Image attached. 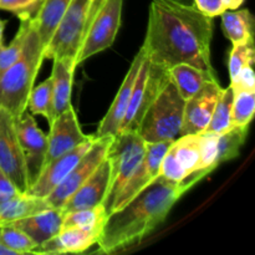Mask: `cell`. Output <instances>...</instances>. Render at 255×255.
<instances>
[{
  "label": "cell",
  "mask_w": 255,
  "mask_h": 255,
  "mask_svg": "<svg viewBox=\"0 0 255 255\" xmlns=\"http://www.w3.org/2000/svg\"><path fill=\"white\" fill-rule=\"evenodd\" d=\"M49 208H51V206L46 198L20 193L0 203V226H7L12 222L27 218Z\"/></svg>",
  "instance_id": "cell-23"
},
{
  "label": "cell",
  "mask_w": 255,
  "mask_h": 255,
  "mask_svg": "<svg viewBox=\"0 0 255 255\" xmlns=\"http://www.w3.org/2000/svg\"><path fill=\"white\" fill-rule=\"evenodd\" d=\"M5 25H6V20L0 19V45H2V37H4Z\"/></svg>",
  "instance_id": "cell-38"
},
{
  "label": "cell",
  "mask_w": 255,
  "mask_h": 255,
  "mask_svg": "<svg viewBox=\"0 0 255 255\" xmlns=\"http://www.w3.org/2000/svg\"><path fill=\"white\" fill-rule=\"evenodd\" d=\"M32 17H22L20 20V26L17 32L15 34L14 39L5 46L0 45V72L6 70L11 64H14L20 56L24 47L25 40H26L27 31H29L30 24Z\"/></svg>",
  "instance_id": "cell-30"
},
{
  "label": "cell",
  "mask_w": 255,
  "mask_h": 255,
  "mask_svg": "<svg viewBox=\"0 0 255 255\" xmlns=\"http://www.w3.org/2000/svg\"><path fill=\"white\" fill-rule=\"evenodd\" d=\"M46 137L47 149L44 166L86 141L90 134L87 136L82 132L77 120L76 110L71 105L50 124V132Z\"/></svg>",
  "instance_id": "cell-14"
},
{
  "label": "cell",
  "mask_w": 255,
  "mask_h": 255,
  "mask_svg": "<svg viewBox=\"0 0 255 255\" xmlns=\"http://www.w3.org/2000/svg\"><path fill=\"white\" fill-rule=\"evenodd\" d=\"M114 136L96 137L91 148L81 157L76 166L62 179L61 183L46 197V201L54 208H61L65 202L87 181L95 169L106 158Z\"/></svg>",
  "instance_id": "cell-9"
},
{
  "label": "cell",
  "mask_w": 255,
  "mask_h": 255,
  "mask_svg": "<svg viewBox=\"0 0 255 255\" xmlns=\"http://www.w3.org/2000/svg\"><path fill=\"white\" fill-rule=\"evenodd\" d=\"M168 74L184 100L196 95L209 82L218 80L216 72H207L187 64L169 67Z\"/></svg>",
  "instance_id": "cell-22"
},
{
  "label": "cell",
  "mask_w": 255,
  "mask_h": 255,
  "mask_svg": "<svg viewBox=\"0 0 255 255\" xmlns=\"http://www.w3.org/2000/svg\"><path fill=\"white\" fill-rule=\"evenodd\" d=\"M51 89L52 81L51 76H50L41 84L32 87L29 99H27V110L30 111V114L42 116L47 120L49 124L51 122Z\"/></svg>",
  "instance_id": "cell-29"
},
{
  "label": "cell",
  "mask_w": 255,
  "mask_h": 255,
  "mask_svg": "<svg viewBox=\"0 0 255 255\" xmlns=\"http://www.w3.org/2000/svg\"><path fill=\"white\" fill-rule=\"evenodd\" d=\"M125 0H94L91 17L76 57L79 66L114 44L122 21Z\"/></svg>",
  "instance_id": "cell-6"
},
{
  "label": "cell",
  "mask_w": 255,
  "mask_h": 255,
  "mask_svg": "<svg viewBox=\"0 0 255 255\" xmlns=\"http://www.w3.org/2000/svg\"><path fill=\"white\" fill-rule=\"evenodd\" d=\"M246 0H222L223 2V6L226 10H236L243 5V2Z\"/></svg>",
  "instance_id": "cell-36"
},
{
  "label": "cell",
  "mask_w": 255,
  "mask_h": 255,
  "mask_svg": "<svg viewBox=\"0 0 255 255\" xmlns=\"http://www.w3.org/2000/svg\"><path fill=\"white\" fill-rule=\"evenodd\" d=\"M213 19L194 6L152 1L142 47L149 62L169 69L192 65L216 72L211 60Z\"/></svg>",
  "instance_id": "cell-1"
},
{
  "label": "cell",
  "mask_w": 255,
  "mask_h": 255,
  "mask_svg": "<svg viewBox=\"0 0 255 255\" xmlns=\"http://www.w3.org/2000/svg\"><path fill=\"white\" fill-rule=\"evenodd\" d=\"M69 4L70 0H41L40 2L32 19L42 50L52 39V35L56 31Z\"/></svg>",
  "instance_id": "cell-21"
},
{
  "label": "cell",
  "mask_w": 255,
  "mask_h": 255,
  "mask_svg": "<svg viewBox=\"0 0 255 255\" xmlns=\"http://www.w3.org/2000/svg\"><path fill=\"white\" fill-rule=\"evenodd\" d=\"M21 192L14 186L9 177L0 169V203L7 201V199L12 198V197L17 196Z\"/></svg>",
  "instance_id": "cell-35"
},
{
  "label": "cell",
  "mask_w": 255,
  "mask_h": 255,
  "mask_svg": "<svg viewBox=\"0 0 255 255\" xmlns=\"http://www.w3.org/2000/svg\"><path fill=\"white\" fill-rule=\"evenodd\" d=\"M92 7L94 0H70L56 31L44 49V59H69L76 65V57L89 26Z\"/></svg>",
  "instance_id": "cell-5"
},
{
  "label": "cell",
  "mask_w": 255,
  "mask_h": 255,
  "mask_svg": "<svg viewBox=\"0 0 255 255\" xmlns=\"http://www.w3.org/2000/svg\"><path fill=\"white\" fill-rule=\"evenodd\" d=\"M0 244L11 252L12 255L31 254L37 247L26 233L11 224L0 226Z\"/></svg>",
  "instance_id": "cell-28"
},
{
  "label": "cell",
  "mask_w": 255,
  "mask_h": 255,
  "mask_svg": "<svg viewBox=\"0 0 255 255\" xmlns=\"http://www.w3.org/2000/svg\"><path fill=\"white\" fill-rule=\"evenodd\" d=\"M0 255H12V253L0 244Z\"/></svg>",
  "instance_id": "cell-39"
},
{
  "label": "cell",
  "mask_w": 255,
  "mask_h": 255,
  "mask_svg": "<svg viewBox=\"0 0 255 255\" xmlns=\"http://www.w3.org/2000/svg\"><path fill=\"white\" fill-rule=\"evenodd\" d=\"M100 233L81 228H64L55 237L36 247L31 254L84 253L99 241Z\"/></svg>",
  "instance_id": "cell-18"
},
{
  "label": "cell",
  "mask_w": 255,
  "mask_h": 255,
  "mask_svg": "<svg viewBox=\"0 0 255 255\" xmlns=\"http://www.w3.org/2000/svg\"><path fill=\"white\" fill-rule=\"evenodd\" d=\"M15 129L24 154L29 184L31 187L44 167L47 137L39 128L34 116L27 110L19 119H15Z\"/></svg>",
  "instance_id": "cell-12"
},
{
  "label": "cell",
  "mask_w": 255,
  "mask_h": 255,
  "mask_svg": "<svg viewBox=\"0 0 255 255\" xmlns=\"http://www.w3.org/2000/svg\"><path fill=\"white\" fill-rule=\"evenodd\" d=\"M42 51L34 19H31L21 54L14 64L0 72V107L14 119H19L27 110V99L45 60Z\"/></svg>",
  "instance_id": "cell-3"
},
{
  "label": "cell",
  "mask_w": 255,
  "mask_h": 255,
  "mask_svg": "<svg viewBox=\"0 0 255 255\" xmlns=\"http://www.w3.org/2000/svg\"><path fill=\"white\" fill-rule=\"evenodd\" d=\"M186 100L169 77L144 112L138 134L146 143L174 141L179 137Z\"/></svg>",
  "instance_id": "cell-4"
},
{
  "label": "cell",
  "mask_w": 255,
  "mask_h": 255,
  "mask_svg": "<svg viewBox=\"0 0 255 255\" xmlns=\"http://www.w3.org/2000/svg\"><path fill=\"white\" fill-rule=\"evenodd\" d=\"M222 90L223 87L219 85L218 80H216L207 84L201 91L186 100L179 136L198 134L206 131Z\"/></svg>",
  "instance_id": "cell-15"
},
{
  "label": "cell",
  "mask_w": 255,
  "mask_h": 255,
  "mask_svg": "<svg viewBox=\"0 0 255 255\" xmlns=\"http://www.w3.org/2000/svg\"><path fill=\"white\" fill-rule=\"evenodd\" d=\"M95 141H96L95 134H90L86 141L77 144L75 148L70 149L69 152L45 164L36 181L31 184L26 193L40 197V198H46L61 183L62 179L71 172V169L76 166L81 157L91 148Z\"/></svg>",
  "instance_id": "cell-13"
},
{
  "label": "cell",
  "mask_w": 255,
  "mask_h": 255,
  "mask_svg": "<svg viewBox=\"0 0 255 255\" xmlns=\"http://www.w3.org/2000/svg\"><path fill=\"white\" fill-rule=\"evenodd\" d=\"M144 56H146V52H144L143 47H141L136 56H134L126 76H125L124 81H122L121 86H120L119 91H117L116 96H115L114 102L111 104L104 119L100 122L95 137L116 136L117 131L120 128V125H121L122 120H124L125 115H126L129 99H131L132 89H133L134 81H136V77L138 75L139 67H141Z\"/></svg>",
  "instance_id": "cell-16"
},
{
  "label": "cell",
  "mask_w": 255,
  "mask_h": 255,
  "mask_svg": "<svg viewBox=\"0 0 255 255\" xmlns=\"http://www.w3.org/2000/svg\"><path fill=\"white\" fill-rule=\"evenodd\" d=\"M186 193L178 184L158 177L122 208L107 216L97 241L99 253L112 254L138 244L169 214Z\"/></svg>",
  "instance_id": "cell-2"
},
{
  "label": "cell",
  "mask_w": 255,
  "mask_h": 255,
  "mask_svg": "<svg viewBox=\"0 0 255 255\" xmlns=\"http://www.w3.org/2000/svg\"><path fill=\"white\" fill-rule=\"evenodd\" d=\"M199 137L198 134H184L172 141L161 164L159 177L178 184L186 192L198 182L202 176L198 173Z\"/></svg>",
  "instance_id": "cell-8"
},
{
  "label": "cell",
  "mask_w": 255,
  "mask_h": 255,
  "mask_svg": "<svg viewBox=\"0 0 255 255\" xmlns=\"http://www.w3.org/2000/svg\"><path fill=\"white\" fill-rule=\"evenodd\" d=\"M221 17L224 34L232 44L254 41V17L248 9L226 10Z\"/></svg>",
  "instance_id": "cell-24"
},
{
  "label": "cell",
  "mask_w": 255,
  "mask_h": 255,
  "mask_svg": "<svg viewBox=\"0 0 255 255\" xmlns=\"http://www.w3.org/2000/svg\"><path fill=\"white\" fill-rule=\"evenodd\" d=\"M232 102H233V90L231 86H228L222 90V94L214 107L206 132L221 134L233 128L232 126Z\"/></svg>",
  "instance_id": "cell-26"
},
{
  "label": "cell",
  "mask_w": 255,
  "mask_h": 255,
  "mask_svg": "<svg viewBox=\"0 0 255 255\" xmlns=\"http://www.w3.org/2000/svg\"><path fill=\"white\" fill-rule=\"evenodd\" d=\"M229 86L232 87L233 92L237 91H255V75L253 70V65H247L234 81L231 82Z\"/></svg>",
  "instance_id": "cell-33"
},
{
  "label": "cell",
  "mask_w": 255,
  "mask_h": 255,
  "mask_svg": "<svg viewBox=\"0 0 255 255\" xmlns=\"http://www.w3.org/2000/svg\"><path fill=\"white\" fill-rule=\"evenodd\" d=\"M193 5L202 14L214 19L216 16H221L223 11H226L222 0H193Z\"/></svg>",
  "instance_id": "cell-34"
},
{
  "label": "cell",
  "mask_w": 255,
  "mask_h": 255,
  "mask_svg": "<svg viewBox=\"0 0 255 255\" xmlns=\"http://www.w3.org/2000/svg\"><path fill=\"white\" fill-rule=\"evenodd\" d=\"M144 151L146 142L142 139L138 132H124L114 136L107 152V158L111 163V184L104 203L107 214L114 202L142 162Z\"/></svg>",
  "instance_id": "cell-7"
},
{
  "label": "cell",
  "mask_w": 255,
  "mask_h": 255,
  "mask_svg": "<svg viewBox=\"0 0 255 255\" xmlns=\"http://www.w3.org/2000/svg\"><path fill=\"white\" fill-rule=\"evenodd\" d=\"M41 0H0V10L10 11L19 19L32 17Z\"/></svg>",
  "instance_id": "cell-32"
},
{
  "label": "cell",
  "mask_w": 255,
  "mask_h": 255,
  "mask_svg": "<svg viewBox=\"0 0 255 255\" xmlns=\"http://www.w3.org/2000/svg\"><path fill=\"white\" fill-rule=\"evenodd\" d=\"M111 184V163L106 158L95 169L94 173L87 178V181L67 199L61 207L64 213L79 211V209L92 208L100 204H104L109 194Z\"/></svg>",
  "instance_id": "cell-17"
},
{
  "label": "cell",
  "mask_w": 255,
  "mask_h": 255,
  "mask_svg": "<svg viewBox=\"0 0 255 255\" xmlns=\"http://www.w3.org/2000/svg\"><path fill=\"white\" fill-rule=\"evenodd\" d=\"M107 211L104 204H100L92 208L79 209V211L69 212L64 216L62 228H81L86 231L99 232L101 234L104 224L107 219Z\"/></svg>",
  "instance_id": "cell-25"
},
{
  "label": "cell",
  "mask_w": 255,
  "mask_h": 255,
  "mask_svg": "<svg viewBox=\"0 0 255 255\" xmlns=\"http://www.w3.org/2000/svg\"><path fill=\"white\" fill-rule=\"evenodd\" d=\"M76 69L77 66L72 60L54 59V66L50 75L52 81L51 122L72 105V82H74V74Z\"/></svg>",
  "instance_id": "cell-20"
},
{
  "label": "cell",
  "mask_w": 255,
  "mask_h": 255,
  "mask_svg": "<svg viewBox=\"0 0 255 255\" xmlns=\"http://www.w3.org/2000/svg\"><path fill=\"white\" fill-rule=\"evenodd\" d=\"M64 216L65 213L62 208L51 207L40 213L19 219L10 224L21 229L39 247L61 231Z\"/></svg>",
  "instance_id": "cell-19"
},
{
  "label": "cell",
  "mask_w": 255,
  "mask_h": 255,
  "mask_svg": "<svg viewBox=\"0 0 255 255\" xmlns=\"http://www.w3.org/2000/svg\"><path fill=\"white\" fill-rule=\"evenodd\" d=\"M255 112V91L233 92L232 126L249 128Z\"/></svg>",
  "instance_id": "cell-27"
},
{
  "label": "cell",
  "mask_w": 255,
  "mask_h": 255,
  "mask_svg": "<svg viewBox=\"0 0 255 255\" xmlns=\"http://www.w3.org/2000/svg\"><path fill=\"white\" fill-rule=\"evenodd\" d=\"M255 59L254 41L249 42H238L233 44L231 51H229V76L231 82L236 80L241 70L247 65H253Z\"/></svg>",
  "instance_id": "cell-31"
},
{
  "label": "cell",
  "mask_w": 255,
  "mask_h": 255,
  "mask_svg": "<svg viewBox=\"0 0 255 255\" xmlns=\"http://www.w3.org/2000/svg\"><path fill=\"white\" fill-rule=\"evenodd\" d=\"M0 169L21 193L29 191V177L15 129V119L2 107H0Z\"/></svg>",
  "instance_id": "cell-10"
},
{
  "label": "cell",
  "mask_w": 255,
  "mask_h": 255,
  "mask_svg": "<svg viewBox=\"0 0 255 255\" xmlns=\"http://www.w3.org/2000/svg\"><path fill=\"white\" fill-rule=\"evenodd\" d=\"M152 1L168 2V4L184 5V6H194V5H193V0H152Z\"/></svg>",
  "instance_id": "cell-37"
},
{
  "label": "cell",
  "mask_w": 255,
  "mask_h": 255,
  "mask_svg": "<svg viewBox=\"0 0 255 255\" xmlns=\"http://www.w3.org/2000/svg\"><path fill=\"white\" fill-rule=\"evenodd\" d=\"M172 141L146 143V151H144L142 162L137 167L133 176L129 178L126 186L124 187L116 201L114 202V204L110 208L109 214L126 206L139 192L143 191L148 184H151L154 179L158 178L159 173H161L162 159H163Z\"/></svg>",
  "instance_id": "cell-11"
}]
</instances>
